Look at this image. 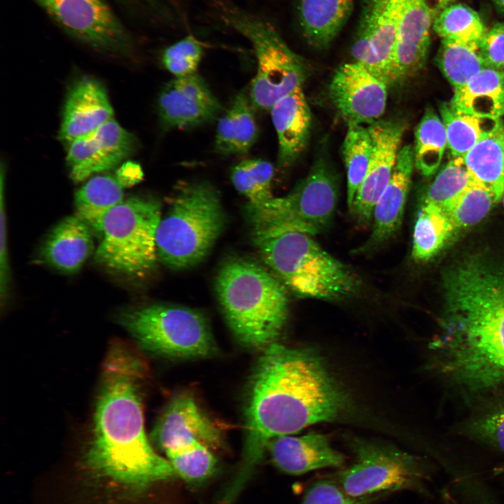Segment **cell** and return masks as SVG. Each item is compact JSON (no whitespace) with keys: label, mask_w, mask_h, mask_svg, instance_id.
<instances>
[{"label":"cell","mask_w":504,"mask_h":504,"mask_svg":"<svg viewBox=\"0 0 504 504\" xmlns=\"http://www.w3.org/2000/svg\"><path fill=\"white\" fill-rule=\"evenodd\" d=\"M346 400L314 350L273 343L264 349L253 374L246 412V436L239 467L223 490L236 501L274 438L330 421Z\"/></svg>","instance_id":"1"},{"label":"cell","mask_w":504,"mask_h":504,"mask_svg":"<svg viewBox=\"0 0 504 504\" xmlns=\"http://www.w3.org/2000/svg\"><path fill=\"white\" fill-rule=\"evenodd\" d=\"M147 368L125 342H113L104 358L84 464L97 476L135 492L172 479L176 473L158 455L144 428L141 386Z\"/></svg>","instance_id":"2"},{"label":"cell","mask_w":504,"mask_h":504,"mask_svg":"<svg viewBox=\"0 0 504 504\" xmlns=\"http://www.w3.org/2000/svg\"><path fill=\"white\" fill-rule=\"evenodd\" d=\"M444 287L442 330L431 344L440 370L470 390L504 384V266L465 262Z\"/></svg>","instance_id":"3"},{"label":"cell","mask_w":504,"mask_h":504,"mask_svg":"<svg viewBox=\"0 0 504 504\" xmlns=\"http://www.w3.org/2000/svg\"><path fill=\"white\" fill-rule=\"evenodd\" d=\"M215 289L225 321L244 345L265 349L280 336L288 319L286 286L268 268L232 258L220 267Z\"/></svg>","instance_id":"4"},{"label":"cell","mask_w":504,"mask_h":504,"mask_svg":"<svg viewBox=\"0 0 504 504\" xmlns=\"http://www.w3.org/2000/svg\"><path fill=\"white\" fill-rule=\"evenodd\" d=\"M250 223L254 245L262 260L295 295L337 300L358 291L357 276L312 235L271 223Z\"/></svg>","instance_id":"5"},{"label":"cell","mask_w":504,"mask_h":504,"mask_svg":"<svg viewBox=\"0 0 504 504\" xmlns=\"http://www.w3.org/2000/svg\"><path fill=\"white\" fill-rule=\"evenodd\" d=\"M226 221L220 195L213 185L206 181L183 184L157 229L158 260L174 270L195 266L210 253Z\"/></svg>","instance_id":"6"},{"label":"cell","mask_w":504,"mask_h":504,"mask_svg":"<svg viewBox=\"0 0 504 504\" xmlns=\"http://www.w3.org/2000/svg\"><path fill=\"white\" fill-rule=\"evenodd\" d=\"M161 218L162 205L156 198L124 199L104 219L94 260L130 277L146 276L158 260L156 233Z\"/></svg>","instance_id":"7"},{"label":"cell","mask_w":504,"mask_h":504,"mask_svg":"<svg viewBox=\"0 0 504 504\" xmlns=\"http://www.w3.org/2000/svg\"><path fill=\"white\" fill-rule=\"evenodd\" d=\"M218 5L224 22L244 36L255 52L257 71L248 90L251 101L255 108L270 111L279 99L302 86L308 68L269 22L227 4Z\"/></svg>","instance_id":"8"},{"label":"cell","mask_w":504,"mask_h":504,"mask_svg":"<svg viewBox=\"0 0 504 504\" xmlns=\"http://www.w3.org/2000/svg\"><path fill=\"white\" fill-rule=\"evenodd\" d=\"M119 323L148 351L176 358H201L216 351L210 327L190 308L154 304L122 311Z\"/></svg>","instance_id":"9"},{"label":"cell","mask_w":504,"mask_h":504,"mask_svg":"<svg viewBox=\"0 0 504 504\" xmlns=\"http://www.w3.org/2000/svg\"><path fill=\"white\" fill-rule=\"evenodd\" d=\"M338 189L335 174L322 160L289 193L258 206L247 204L250 223L263 222L314 235L329 224L335 213Z\"/></svg>","instance_id":"10"},{"label":"cell","mask_w":504,"mask_h":504,"mask_svg":"<svg viewBox=\"0 0 504 504\" xmlns=\"http://www.w3.org/2000/svg\"><path fill=\"white\" fill-rule=\"evenodd\" d=\"M351 448L354 463L335 476V482L349 496L422 489L426 474L414 456L392 444L366 439L354 440Z\"/></svg>","instance_id":"11"},{"label":"cell","mask_w":504,"mask_h":504,"mask_svg":"<svg viewBox=\"0 0 504 504\" xmlns=\"http://www.w3.org/2000/svg\"><path fill=\"white\" fill-rule=\"evenodd\" d=\"M68 35L91 49L129 56L134 40L106 0H34Z\"/></svg>","instance_id":"12"},{"label":"cell","mask_w":504,"mask_h":504,"mask_svg":"<svg viewBox=\"0 0 504 504\" xmlns=\"http://www.w3.org/2000/svg\"><path fill=\"white\" fill-rule=\"evenodd\" d=\"M351 48L353 62L384 82L394 83L393 64L398 18V0H361Z\"/></svg>","instance_id":"13"},{"label":"cell","mask_w":504,"mask_h":504,"mask_svg":"<svg viewBox=\"0 0 504 504\" xmlns=\"http://www.w3.org/2000/svg\"><path fill=\"white\" fill-rule=\"evenodd\" d=\"M69 176L80 183L94 174L120 166L136 148L134 136L113 118L67 145Z\"/></svg>","instance_id":"14"},{"label":"cell","mask_w":504,"mask_h":504,"mask_svg":"<svg viewBox=\"0 0 504 504\" xmlns=\"http://www.w3.org/2000/svg\"><path fill=\"white\" fill-rule=\"evenodd\" d=\"M388 85L360 64L339 66L329 85V96L342 118L349 125H370L384 115Z\"/></svg>","instance_id":"15"},{"label":"cell","mask_w":504,"mask_h":504,"mask_svg":"<svg viewBox=\"0 0 504 504\" xmlns=\"http://www.w3.org/2000/svg\"><path fill=\"white\" fill-rule=\"evenodd\" d=\"M222 106L205 80L197 73L175 77L160 91L158 112L164 130L187 129L214 121Z\"/></svg>","instance_id":"16"},{"label":"cell","mask_w":504,"mask_h":504,"mask_svg":"<svg viewBox=\"0 0 504 504\" xmlns=\"http://www.w3.org/2000/svg\"><path fill=\"white\" fill-rule=\"evenodd\" d=\"M368 129L372 141V156L351 210L364 223L372 219L374 206L393 175L405 127L398 119H379Z\"/></svg>","instance_id":"17"},{"label":"cell","mask_w":504,"mask_h":504,"mask_svg":"<svg viewBox=\"0 0 504 504\" xmlns=\"http://www.w3.org/2000/svg\"><path fill=\"white\" fill-rule=\"evenodd\" d=\"M153 438L164 451L197 440L210 449L224 448L221 428L189 393L174 396L158 420Z\"/></svg>","instance_id":"18"},{"label":"cell","mask_w":504,"mask_h":504,"mask_svg":"<svg viewBox=\"0 0 504 504\" xmlns=\"http://www.w3.org/2000/svg\"><path fill=\"white\" fill-rule=\"evenodd\" d=\"M398 18L393 73L395 84L424 66L433 18L425 0H398Z\"/></svg>","instance_id":"19"},{"label":"cell","mask_w":504,"mask_h":504,"mask_svg":"<svg viewBox=\"0 0 504 504\" xmlns=\"http://www.w3.org/2000/svg\"><path fill=\"white\" fill-rule=\"evenodd\" d=\"M113 118V110L101 82L83 76L69 86L64 103L59 139L66 145Z\"/></svg>","instance_id":"20"},{"label":"cell","mask_w":504,"mask_h":504,"mask_svg":"<svg viewBox=\"0 0 504 504\" xmlns=\"http://www.w3.org/2000/svg\"><path fill=\"white\" fill-rule=\"evenodd\" d=\"M414 167L413 147L406 145L400 148L393 175L374 206L372 232L359 252H368L381 246L399 230Z\"/></svg>","instance_id":"21"},{"label":"cell","mask_w":504,"mask_h":504,"mask_svg":"<svg viewBox=\"0 0 504 504\" xmlns=\"http://www.w3.org/2000/svg\"><path fill=\"white\" fill-rule=\"evenodd\" d=\"M267 450L276 468L293 475L325 468H340L345 462L344 456L331 446L328 438L316 432L274 438L270 441Z\"/></svg>","instance_id":"22"},{"label":"cell","mask_w":504,"mask_h":504,"mask_svg":"<svg viewBox=\"0 0 504 504\" xmlns=\"http://www.w3.org/2000/svg\"><path fill=\"white\" fill-rule=\"evenodd\" d=\"M278 139V162L290 166L307 146L312 113L302 86L279 99L270 109Z\"/></svg>","instance_id":"23"},{"label":"cell","mask_w":504,"mask_h":504,"mask_svg":"<svg viewBox=\"0 0 504 504\" xmlns=\"http://www.w3.org/2000/svg\"><path fill=\"white\" fill-rule=\"evenodd\" d=\"M92 232L78 216L64 218L46 237L40 248V259L62 272H78L93 253Z\"/></svg>","instance_id":"24"},{"label":"cell","mask_w":504,"mask_h":504,"mask_svg":"<svg viewBox=\"0 0 504 504\" xmlns=\"http://www.w3.org/2000/svg\"><path fill=\"white\" fill-rule=\"evenodd\" d=\"M356 0H296L303 38L317 49L328 48L350 18Z\"/></svg>","instance_id":"25"},{"label":"cell","mask_w":504,"mask_h":504,"mask_svg":"<svg viewBox=\"0 0 504 504\" xmlns=\"http://www.w3.org/2000/svg\"><path fill=\"white\" fill-rule=\"evenodd\" d=\"M254 108L248 91L235 95L217 123L214 148L218 154L242 155L252 148L258 136Z\"/></svg>","instance_id":"26"},{"label":"cell","mask_w":504,"mask_h":504,"mask_svg":"<svg viewBox=\"0 0 504 504\" xmlns=\"http://www.w3.org/2000/svg\"><path fill=\"white\" fill-rule=\"evenodd\" d=\"M449 103L464 113L501 118L504 116V70L484 68L454 90Z\"/></svg>","instance_id":"27"},{"label":"cell","mask_w":504,"mask_h":504,"mask_svg":"<svg viewBox=\"0 0 504 504\" xmlns=\"http://www.w3.org/2000/svg\"><path fill=\"white\" fill-rule=\"evenodd\" d=\"M472 180L487 188L496 202L504 193V124L463 156Z\"/></svg>","instance_id":"28"},{"label":"cell","mask_w":504,"mask_h":504,"mask_svg":"<svg viewBox=\"0 0 504 504\" xmlns=\"http://www.w3.org/2000/svg\"><path fill=\"white\" fill-rule=\"evenodd\" d=\"M123 189L115 175L91 177L75 194L76 216L101 234L105 216L124 200Z\"/></svg>","instance_id":"29"},{"label":"cell","mask_w":504,"mask_h":504,"mask_svg":"<svg viewBox=\"0 0 504 504\" xmlns=\"http://www.w3.org/2000/svg\"><path fill=\"white\" fill-rule=\"evenodd\" d=\"M440 113L446 132L447 147L453 158L463 157L480 140L504 124L501 118L460 111L449 102L441 104Z\"/></svg>","instance_id":"30"},{"label":"cell","mask_w":504,"mask_h":504,"mask_svg":"<svg viewBox=\"0 0 504 504\" xmlns=\"http://www.w3.org/2000/svg\"><path fill=\"white\" fill-rule=\"evenodd\" d=\"M455 230L445 211L424 202L414 227L413 258L419 261L430 259L442 248Z\"/></svg>","instance_id":"31"},{"label":"cell","mask_w":504,"mask_h":504,"mask_svg":"<svg viewBox=\"0 0 504 504\" xmlns=\"http://www.w3.org/2000/svg\"><path fill=\"white\" fill-rule=\"evenodd\" d=\"M437 64L454 90L465 85L487 67L479 45L442 39L436 55Z\"/></svg>","instance_id":"32"},{"label":"cell","mask_w":504,"mask_h":504,"mask_svg":"<svg viewBox=\"0 0 504 504\" xmlns=\"http://www.w3.org/2000/svg\"><path fill=\"white\" fill-rule=\"evenodd\" d=\"M414 136V165L422 175L430 176L439 168L447 146L444 126L433 108L426 110Z\"/></svg>","instance_id":"33"},{"label":"cell","mask_w":504,"mask_h":504,"mask_svg":"<svg viewBox=\"0 0 504 504\" xmlns=\"http://www.w3.org/2000/svg\"><path fill=\"white\" fill-rule=\"evenodd\" d=\"M347 126L342 144V155L346 171L347 204L351 211L370 164L372 141L368 127L363 125Z\"/></svg>","instance_id":"34"},{"label":"cell","mask_w":504,"mask_h":504,"mask_svg":"<svg viewBox=\"0 0 504 504\" xmlns=\"http://www.w3.org/2000/svg\"><path fill=\"white\" fill-rule=\"evenodd\" d=\"M432 28L442 39L477 45L487 29L475 10L456 2L435 16Z\"/></svg>","instance_id":"35"},{"label":"cell","mask_w":504,"mask_h":504,"mask_svg":"<svg viewBox=\"0 0 504 504\" xmlns=\"http://www.w3.org/2000/svg\"><path fill=\"white\" fill-rule=\"evenodd\" d=\"M274 167L270 162L260 159L244 160L230 171V179L235 189L248 200V204L258 206L273 197Z\"/></svg>","instance_id":"36"},{"label":"cell","mask_w":504,"mask_h":504,"mask_svg":"<svg viewBox=\"0 0 504 504\" xmlns=\"http://www.w3.org/2000/svg\"><path fill=\"white\" fill-rule=\"evenodd\" d=\"M164 453L176 475L190 484L204 482L216 470V458L209 447L197 440Z\"/></svg>","instance_id":"37"},{"label":"cell","mask_w":504,"mask_h":504,"mask_svg":"<svg viewBox=\"0 0 504 504\" xmlns=\"http://www.w3.org/2000/svg\"><path fill=\"white\" fill-rule=\"evenodd\" d=\"M474 183L463 157L454 158L435 177L428 190L424 202L447 211Z\"/></svg>","instance_id":"38"},{"label":"cell","mask_w":504,"mask_h":504,"mask_svg":"<svg viewBox=\"0 0 504 504\" xmlns=\"http://www.w3.org/2000/svg\"><path fill=\"white\" fill-rule=\"evenodd\" d=\"M496 202L485 187L474 183L446 212L455 229L473 225L480 221Z\"/></svg>","instance_id":"39"},{"label":"cell","mask_w":504,"mask_h":504,"mask_svg":"<svg viewBox=\"0 0 504 504\" xmlns=\"http://www.w3.org/2000/svg\"><path fill=\"white\" fill-rule=\"evenodd\" d=\"M203 52L202 42L190 34L165 48L162 62L175 77L188 76L196 74Z\"/></svg>","instance_id":"40"},{"label":"cell","mask_w":504,"mask_h":504,"mask_svg":"<svg viewBox=\"0 0 504 504\" xmlns=\"http://www.w3.org/2000/svg\"><path fill=\"white\" fill-rule=\"evenodd\" d=\"M382 494L353 497L335 481L323 479L314 482L308 489L301 504H374Z\"/></svg>","instance_id":"41"},{"label":"cell","mask_w":504,"mask_h":504,"mask_svg":"<svg viewBox=\"0 0 504 504\" xmlns=\"http://www.w3.org/2000/svg\"><path fill=\"white\" fill-rule=\"evenodd\" d=\"M471 430L477 439L504 453V403L477 419Z\"/></svg>","instance_id":"42"},{"label":"cell","mask_w":504,"mask_h":504,"mask_svg":"<svg viewBox=\"0 0 504 504\" xmlns=\"http://www.w3.org/2000/svg\"><path fill=\"white\" fill-rule=\"evenodd\" d=\"M479 48L487 66L504 70V22L486 29Z\"/></svg>","instance_id":"43"},{"label":"cell","mask_w":504,"mask_h":504,"mask_svg":"<svg viewBox=\"0 0 504 504\" xmlns=\"http://www.w3.org/2000/svg\"><path fill=\"white\" fill-rule=\"evenodd\" d=\"M1 250H0V291L1 303L6 300L8 295L10 283V268L8 265V256L7 248L6 234V214L4 199V183L1 176Z\"/></svg>","instance_id":"44"},{"label":"cell","mask_w":504,"mask_h":504,"mask_svg":"<svg viewBox=\"0 0 504 504\" xmlns=\"http://www.w3.org/2000/svg\"><path fill=\"white\" fill-rule=\"evenodd\" d=\"M115 176L123 188H128L139 183L143 178L144 172L138 163L128 161L119 166Z\"/></svg>","instance_id":"45"},{"label":"cell","mask_w":504,"mask_h":504,"mask_svg":"<svg viewBox=\"0 0 504 504\" xmlns=\"http://www.w3.org/2000/svg\"><path fill=\"white\" fill-rule=\"evenodd\" d=\"M432 14L433 18L447 6L456 3L458 0H425Z\"/></svg>","instance_id":"46"},{"label":"cell","mask_w":504,"mask_h":504,"mask_svg":"<svg viewBox=\"0 0 504 504\" xmlns=\"http://www.w3.org/2000/svg\"><path fill=\"white\" fill-rule=\"evenodd\" d=\"M119 4L128 8H136L148 1V0H116Z\"/></svg>","instance_id":"47"},{"label":"cell","mask_w":504,"mask_h":504,"mask_svg":"<svg viewBox=\"0 0 504 504\" xmlns=\"http://www.w3.org/2000/svg\"><path fill=\"white\" fill-rule=\"evenodd\" d=\"M501 12L504 13V0H489Z\"/></svg>","instance_id":"48"},{"label":"cell","mask_w":504,"mask_h":504,"mask_svg":"<svg viewBox=\"0 0 504 504\" xmlns=\"http://www.w3.org/2000/svg\"><path fill=\"white\" fill-rule=\"evenodd\" d=\"M502 200H503V205H504V193H503V197H502Z\"/></svg>","instance_id":"49"}]
</instances>
